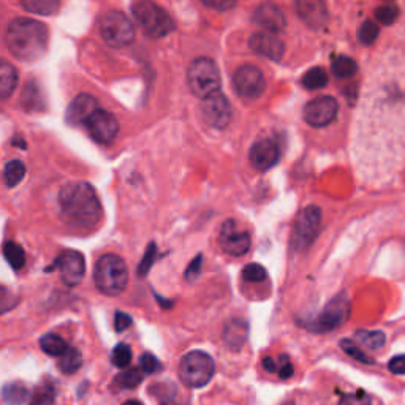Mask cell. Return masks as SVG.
I'll list each match as a JSON object with an SVG mask.
<instances>
[{"label":"cell","instance_id":"1","mask_svg":"<svg viewBox=\"0 0 405 405\" xmlns=\"http://www.w3.org/2000/svg\"><path fill=\"white\" fill-rule=\"evenodd\" d=\"M61 215L76 231H92L102 222V204L95 189L87 182H70L59 193Z\"/></svg>","mask_w":405,"mask_h":405},{"label":"cell","instance_id":"2","mask_svg":"<svg viewBox=\"0 0 405 405\" xmlns=\"http://www.w3.org/2000/svg\"><path fill=\"white\" fill-rule=\"evenodd\" d=\"M49 43L48 29L43 22L31 17H17L11 21L7 31V46L20 61L33 62L42 57Z\"/></svg>","mask_w":405,"mask_h":405},{"label":"cell","instance_id":"3","mask_svg":"<svg viewBox=\"0 0 405 405\" xmlns=\"http://www.w3.org/2000/svg\"><path fill=\"white\" fill-rule=\"evenodd\" d=\"M93 280L97 289L107 296H117L125 290L128 269L119 255L107 254L98 258L93 269Z\"/></svg>","mask_w":405,"mask_h":405},{"label":"cell","instance_id":"4","mask_svg":"<svg viewBox=\"0 0 405 405\" xmlns=\"http://www.w3.org/2000/svg\"><path fill=\"white\" fill-rule=\"evenodd\" d=\"M135 20L151 38H163L174 31V21L165 10L152 0H137L132 5Z\"/></svg>","mask_w":405,"mask_h":405},{"label":"cell","instance_id":"5","mask_svg":"<svg viewBox=\"0 0 405 405\" xmlns=\"http://www.w3.org/2000/svg\"><path fill=\"white\" fill-rule=\"evenodd\" d=\"M187 81L193 95L198 98H206L219 92L222 79L217 63L209 57H197L187 70Z\"/></svg>","mask_w":405,"mask_h":405},{"label":"cell","instance_id":"6","mask_svg":"<svg viewBox=\"0 0 405 405\" xmlns=\"http://www.w3.org/2000/svg\"><path fill=\"white\" fill-rule=\"evenodd\" d=\"M215 371V364L208 353L204 351H190L187 353L179 364L181 381L189 388H203L213 379Z\"/></svg>","mask_w":405,"mask_h":405},{"label":"cell","instance_id":"7","mask_svg":"<svg viewBox=\"0 0 405 405\" xmlns=\"http://www.w3.org/2000/svg\"><path fill=\"white\" fill-rule=\"evenodd\" d=\"M100 35L111 48H124L133 43L135 26L121 11H108L100 20Z\"/></svg>","mask_w":405,"mask_h":405},{"label":"cell","instance_id":"8","mask_svg":"<svg viewBox=\"0 0 405 405\" xmlns=\"http://www.w3.org/2000/svg\"><path fill=\"white\" fill-rule=\"evenodd\" d=\"M321 227V209L307 206L298 214L291 233V247L295 252H306L314 244Z\"/></svg>","mask_w":405,"mask_h":405},{"label":"cell","instance_id":"9","mask_svg":"<svg viewBox=\"0 0 405 405\" xmlns=\"http://www.w3.org/2000/svg\"><path fill=\"white\" fill-rule=\"evenodd\" d=\"M350 316V298L347 293H340L334 296L325 309L307 323V328L312 333H330L344 325Z\"/></svg>","mask_w":405,"mask_h":405},{"label":"cell","instance_id":"10","mask_svg":"<svg viewBox=\"0 0 405 405\" xmlns=\"http://www.w3.org/2000/svg\"><path fill=\"white\" fill-rule=\"evenodd\" d=\"M52 269H59L61 273V279L63 284L70 289L73 286H78L81 284V280L84 279L86 274V261L84 257L76 250H63L59 254L56 258L54 265L48 268V271Z\"/></svg>","mask_w":405,"mask_h":405},{"label":"cell","instance_id":"11","mask_svg":"<svg viewBox=\"0 0 405 405\" xmlns=\"http://www.w3.org/2000/svg\"><path fill=\"white\" fill-rule=\"evenodd\" d=\"M233 86L240 97L254 100L265 92L266 81L258 67L243 66L233 75Z\"/></svg>","mask_w":405,"mask_h":405},{"label":"cell","instance_id":"12","mask_svg":"<svg viewBox=\"0 0 405 405\" xmlns=\"http://www.w3.org/2000/svg\"><path fill=\"white\" fill-rule=\"evenodd\" d=\"M201 111L204 121L214 128H225L231 121V105L224 93L215 92L213 95L203 98Z\"/></svg>","mask_w":405,"mask_h":405},{"label":"cell","instance_id":"13","mask_svg":"<svg viewBox=\"0 0 405 405\" xmlns=\"http://www.w3.org/2000/svg\"><path fill=\"white\" fill-rule=\"evenodd\" d=\"M86 127L91 137L100 144L113 143L119 132V122L116 117L105 109H97L89 119L86 121Z\"/></svg>","mask_w":405,"mask_h":405},{"label":"cell","instance_id":"14","mask_svg":"<svg viewBox=\"0 0 405 405\" xmlns=\"http://www.w3.org/2000/svg\"><path fill=\"white\" fill-rule=\"evenodd\" d=\"M339 103L330 95L319 97L309 102L304 108V119L312 127H326L336 119Z\"/></svg>","mask_w":405,"mask_h":405},{"label":"cell","instance_id":"15","mask_svg":"<svg viewBox=\"0 0 405 405\" xmlns=\"http://www.w3.org/2000/svg\"><path fill=\"white\" fill-rule=\"evenodd\" d=\"M220 245L228 255L240 257L250 249V234L238 230L234 220H227L220 230Z\"/></svg>","mask_w":405,"mask_h":405},{"label":"cell","instance_id":"16","mask_svg":"<svg viewBox=\"0 0 405 405\" xmlns=\"http://www.w3.org/2000/svg\"><path fill=\"white\" fill-rule=\"evenodd\" d=\"M295 8L304 24L314 31H320L330 20L325 0H295Z\"/></svg>","mask_w":405,"mask_h":405},{"label":"cell","instance_id":"17","mask_svg":"<svg viewBox=\"0 0 405 405\" xmlns=\"http://www.w3.org/2000/svg\"><path fill=\"white\" fill-rule=\"evenodd\" d=\"M249 157L255 169H258V171H268V169L277 165L280 158V148L273 139H261L252 146Z\"/></svg>","mask_w":405,"mask_h":405},{"label":"cell","instance_id":"18","mask_svg":"<svg viewBox=\"0 0 405 405\" xmlns=\"http://www.w3.org/2000/svg\"><path fill=\"white\" fill-rule=\"evenodd\" d=\"M250 48L255 54L265 56L271 61L279 62L282 61L285 52V46L282 43V40L275 33L271 32H258L254 33L250 38Z\"/></svg>","mask_w":405,"mask_h":405},{"label":"cell","instance_id":"19","mask_svg":"<svg viewBox=\"0 0 405 405\" xmlns=\"http://www.w3.org/2000/svg\"><path fill=\"white\" fill-rule=\"evenodd\" d=\"M254 21L255 24L265 29L266 32L271 33H279L285 29L286 21L285 16L282 13V10L271 2L261 3L260 7L255 10L254 13Z\"/></svg>","mask_w":405,"mask_h":405},{"label":"cell","instance_id":"20","mask_svg":"<svg viewBox=\"0 0 405 405\" xmlns=\"http://www.w3.org/2000/svg\"><path fill=\"white\" fill-rule=\"evenodd\" d=\"M98 109L97 100L87 93L76 97L67 109V121L70 124H86V121Z\"/></svg>","mask_w":405,"mask_h":405},{"label":"cell","instance_id":"21","mask_svg":"<svg viewBox=\"0 0 405 405\" xmlns=\"http://www.w3.org/2000/svg\"><path fill=\"white\" fill-rule=\"evenodd\" d=\"M247 334H249L247 323L240 319H236L227 323L224 331V340L231 350H239L245 344V340H247Z\"/></svg>","mask_w":405,"mask_h":405},{"label":"cell","instance_id":"22","mask_svg":"<svg viewBox=\"0 0 405 405\" xmlns=\"http://www.w3.org/2000/svg\"><path fill=\"white\" fill-rule=\"evenodd\" d=\"M20 76H17V70L11 66L10 62L0 59V100H5L11 97L15 92Z\"/></svg>","mask_w":405,"mask_h":405},{"label":"cell","instance_id":"23","mask_svg":"<svg viewBox=\"0 0 405 405\" xmlns=\"http://www.w3.org/2000/svg\"><path fill=\"white\" fill-rule=\"evenodd\" d=\"M29 390L24 383L21 381H13V383H7L2 390L3 402L7 405H24L29 401Z\"/></svg>","mask_w":405,"mask_h":405},{"label":"cell","instance_id":"24","mask_svg":"<svg viewBox=\"0 0 405 405\" xmlns=\"http://www.w3.org/2000/svg\"><path fill=\"white\" fill-rule=\"evenodd\" d=\"M22 108L27 111H42L45 109V97L37 83H29L21 97Z\"/></svg>","mask_w":405,"mask_h":405},{"label":"cell","instance_id":"25","mask_svg":"<svg viewBox=\"0 0 405 405\" xmlns=\"http://www.w3.org/2000/svg\"><path fill=\"white\" fill-rule=\"evenodd\" d=\"M61 3L62 0H22V7L26 11L40 16L56 15Z\"/></svg>","mask_w":405,"mask_h":405},{"label":"cell","instance_id":"26","mask_svg":"<svg viewBox=\"0 0 405 405\" xmlns=\"http://www.w3.org/2000/svg\"><path fill=\"white\" fill-rule=\"evenodd\" d=\"M61 360H59V369L63 374H75L76 371H79V367L83 366V355H81V351L75 347H68L63 353L59 356Z\"/></svg>","mask_w":405,"mask_h":405},{"label":"cell","instance_id":"27","mask_svg":"<svg viewBox=\"0 0 405 405\" xmlns=\"http://www.w3.org/2000/svg\"><path fill=\"white\" fill-rule=\"evenodd\" d=\"M3 257L5 260L8 261V265L20 271L22 266L26 265V252L21 247L20 244L13 243V240H8V243L3 244Z\"/></svg>","mask_w":405,"mask_h":405},{"label":"cell","instance_id":"28","mask_svg":"<svg viewBox=\"0 0 405 405\" xmlns=\"http://www.w3.org/2000/svg\"><path fill=\"white\" fill-rule=\"evenodd\" d=\"M333 73L337 76L339 79H347L351 78L358 72V66L353 59L349 56H337L333 61Z\"/></svg>","mask_w":405,"mask_h":405},{"label":"cell","instance_id":"29","mask_svg":"<svg viewBox=\"0 0 405 405\" xmlns=\"http://www.w3.org/2000/svg\"><path fill=\"white\" fill-rule=\"evenodd\" d=\"M40 347H42L45 353L49 356H61L63 351L68 349L66 340L59 337L57 334H45V336L40 339Z\"/></svg>","mask_w":405,"mask_h":405},{"label":"cell","instance_id":"30","mask_svg":"<svg viewBox=\"0 0 405 405\" xmlns=\"http://www.w3.org/2000/svg\"><path fill=\"white\" fill-rule=\"evenodd\" d=\"M26 176V165L21 160H11L5 165L3 181L8 187H16Z\"/></svg>","mask_w":405,"mask_h":405},{"label":"cell","instance_id":"31","mask_svg":"<svg viewBox=\"0 0 405 405\" xmlns=\"http://www.w3.org/2000/svg\"><path fill=\"white\" fill-rule=\"evenodd\" d=\"M143 379H144V372L141 371L139 367H133L117 375V377L114 379V383L119 386V388L133 390V388H137L141 381H143Z\"/></svg>","mask_w":405,"mask_h":405},{"label":"cell","instance_id":"32","mask_svg":"<svg viewBox=\"0 0 405 405\" xmlns=\"http://www.w3.org/2000/svg\"><path fill=\"white\" fill-rule=\"evenodd\" d=\"M328 84V75L321 67H314L310 68L306 75L303 76V86L309 91H316L321 89Z\"/></svg>","mask_w":405,"mask_h":405},{"label":"cell","instance_id":"33","mask_svg":"<svg viewBox=\"0 0 405 405\" xmlns=\"http://www.w3.org/2000/svg\"><path fill=\"white\" fill-rule=\"evenodd\" d=\"M356 339L364 345V347L371 350H379L385 345L386 336L381 331H358Z\"/></svg>","mask_w":405,"mask_h":405},{"label":"cell","instance_id":"34","mask_svg":"<svg viewBox=\"0 0 405 405\" xmlns=\"http://www.w3.org/2000/svg\"><path fill=\"white\" fill-rule=\"evenodd\" d=\"M56 399V390L51 383H46L38 386L35 391L33 397L31 399V405H54Z\"/></svg>","mask_w":405,"mask_h":405},{"label":"cell","instance_id":"35","mask_svg":"<svg viewBox=\"0 0 405 405\" xmlns=\"http://www.w3.org/2000/svg\"><path fill=\"white\" fill-rule=\"evenodd\" d=\"M111 361L119 369L127 367L132 361V349L127 344H117L111 353Z\"/></svg>","mask_w":405,"mask_h":405},{"label":"cell","instance_id":"36","mask_svg":"<svg viewBox=\"0 0 405 405\" xmlns=\"http://www.w3.org/2000/svg\"><path fill=\"white\" fill-rule=\"evenodd\" d=\"M379 33H380V27L377 26V22L366 21L360 27V31H358V38H360V42L362 45L369 46V45H374L375 40L379 38Z\"/></svg>","mask_w":405,"mask_h":405},{"label":"cell","instance_id":"37","mask_svg":"<svg viewBox=\"0 0 405 405\" xmlns=\"http://www.w3.org/2000/svg\"><path fill=\"white\" fill-rule=\"evenodd\" d=\"M397 16H399V10L396 5H392V3H385L375 10V17H377L381 24H386V26L395 24Z\"/></svg>","mask_w":405,"mask_h":405},{"label":"cell","instance_id":"38","mask_svg":"<svg viewBox=\"0 0 405 405\" xmlns=\"http://www.w3.org/2000/svg\"><path fill=\"white\" fill-rule=\"evenodd\" d=\"M340 347H342V350L347 353L349 356L353 358V360L356 361H360V362H366V364H372V358L371 356H367L364 351L358 347V345H355L353 340H349V339H344L342 342H340Z\"/></svg>","mask_w":405,"mask_h":405},{"label":"cell","instance_id":"39","mask_svg":"<svg viewBox=\"0 0 405 405\" xmlns=\"http://www.w3.org/2000/svg\"><path fill=\"white\" fill-rule=\"evenodd\" d=\"M155 258H157V247H155L154 243H151L148 250H146V254L143 257V261H141L139 266H138V274L141 275V277L148 275L149 269L155 263Z\"/></svg>","mask_w":405,"mask_h":405},{"label":"cell","instance_id":"40","mask_svg":"<svg viewBox=\"0 0 405 405\" xmlns=\"http://www.w3.org/2000/svg\"><path fill=\"white\" fill-rule=\"evenodd\" d=\"M266 269L258 263H250L244 268V279L249 282H263L266 279Z\"/></svg>","mask_w":405,"mask_h":405},{"label":"cell","instance_id":"41","mask_svg":"<svg viewBox=\"0 0 405 405\" xmlns=\"http://www.w3.org/2000/svg\"><path fill=\"white\" fill-rule=\"evenodd\" d=\"M339 405H372V401L364 391H356L350 392V395H345L340 399Z\"/></svg>","mask_w":405,"mask_h":405},{"label":"cell","instance_id":"42","mask_svg":"<svg viewBox=\"0 0 405 405\" xmlns=\"http://www.w3.org/2000/svg\"><path fill=\"white\" fill-rule=\"evenodd\" d=\"M139 366H141V371H143L144 374H155L162 369L160 361H158L157 358L151 353H144L139 358Z\"/></svg>","mask_w":405,"mask_h":405},{"label":"cell","instance_id":"43","mask_svg":"<svg viewBox=\"0 0 405 405\" xmlns=\"http://www.w3.org/2000/svg\"><path fill=\"white\" fill-rule=\"evenodd\" d=\"M201 268H203V255H197L185 269V279L189 282L197 280L199 277V274H201Z\"/></svg>","mask_w":405,"mask_h":405},{"label":"cell","instance_id":"44","mask_svg":"<svg viewBox=\"0 0 405 405\" xmlns=\"http://www.w3.org/2000/svg\"><path fill=\"white\" fill-rule=\"evenodd\" d=\"M201 2L213 10L228 11L234 8V5H236L238 0H201Z\"/></svg>","mask_w":405,"mask_h":405},{"label":"cell","instance_id":"45","mask_svg":"<svg viewBox=\"0 0 405 405\" xmlns=\"http://www.w3.org/2000/svg\"><path fill=\"white\" fill-rule=\"evenodd\" d=\"M15 306V299L11 296V293L5 289V286L0 285V314L7 312L11 307Z\"/></svg>","mask_w":405,"mask_h":405},{"label":"cell","instance_id":"46","mask_svg":"<svg viewBox=\"0 0 405 405\" xmlns=\"http://www.w3.org/2000/svg\"><path fill=\"white\" fill-rule=\"evenodd\" d=\"M132 325V316L124 312H116L114 315V328L117 333H122Z\"/></svg>","mask_w":405,"mask_h":405},{"label":"cell","instance_id":"47","mask_svg":"<svg viewBox=\"0 0 405 405\" xmlns=\"http://www.w3.org/2000/svg\"><path fill=\"white\" fill-rule=\"evenodd\" d=\"M390 371L396 375H405V355L395 356L388 364Z\"/></svg>","mask_w":405,"mask_h":405},{"label":"cell","instance_id":"48","mask_svg":"<svg viewBox=\"0 0 405 405\" xmlns=\"http://www.w3.org/2000/svg\"><path fill=\"white\" fill-rule=\"evenodd\" d=\"M293 364L289 361V358H282L280 361V367H279V375L280 379H290L293 375Z\"/></svg>","mask_w":405,"mask_h":405},{"label":"cell","instance_id":"49","mask_svg":"<svg viewBox=\"0 0 405 405\" xmlns=\"http://www.w3.org/2000/svg\"><path fill=\"white\" fill-rule=\"evenodd\" d=\"M263 367H265L266 371L271 372V374L277 371V364H275V361L271 360V358H265V360H263Z\"/></svg>","mask_w":405,"mask_h":405},{"label":"cell","instance_id":"50","mask_svg":"<svg viewBox=\"0 0 405 405\" xmlns=\"http://www.w3.org/2000/svg\"><path fill=\"white\" fill-rule=\"evenodd\" d=\"M124 405H143V404L138 402V401H127Z\"/></svg>","mask_w":405,"mask_h":405},{"label":"cell","instance_id":"51","mask_svg":"<svg viewBox=\"0 0 405 405\" xmlns=\"http://www.w3.org/2000/svg\"><path fill=\"white\" fill-rule=\"evenodd\" d=\"M286 405H291V404H286Z\"/></svg>","mask_w":405,"mask_h":405}]
</instances>
